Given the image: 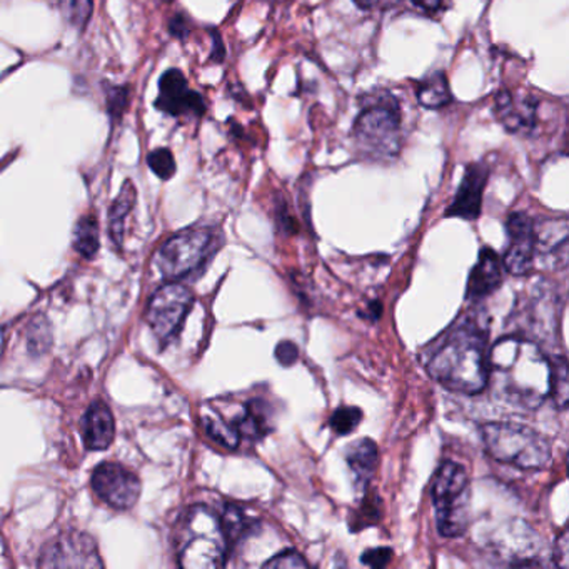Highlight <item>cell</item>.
Instances as JSON below:
<instances>
[{
	"label": "cell",
	"instance_id": "7a4b0ae2",
	"mask_svg": "<svg viewBox=\"0 0 569 569\" xmlns=\"http://www.w3.org/2000/svg\"><path fill=\"white\" fill-rule=\"evenodd\" d=\"M488 331L475 319H459L429 358V375L449 391L478 395L488 385Z\"/></svg>",
	"mask_w": 569,
	"mask_h": 569
},
{
	"label": "cell",
	"instance_id": "5bb4252c",
	"mask_svg": "<svg viewBox=\"0 0 569 569\" xmlns=\"http://www.w3.org/2000/svg\"><path fill=\"white\" fill-rule=\"evenodd\" d=\"M489 168L486 162H472L466 168L458 192L446 211V218L476 221L481 214L482 194L488 184Z\"/></svg>",
	"mask_w": 569,
	"mask_h": 569
},
{
	"label": "cell",
	"instance_id": "d590c367",
	"mask_svg": "<svg viewBox=\"0 0 569 569\" xmlns=\"http://www.w3.org/2000/svg\"><path fill=\"white\" fill-rule=\"evenodd\" d=\"M212 61H224V46H222L221 38L214 34V52H212Z\"/></svg>",
	"mask_w": 569,
	"mask_h": 569
},
{
	"label": "cell",
	"instance_id": "277c9868",
	"mask_svg": "<svg viewBox=\"0 0 569 569\" xmlns=\"http://www.w3.org/2000/svg\"><path fill=\"white\" fill-rule=\"evenodd\" d=\"M481 438L486 451L496 461L519 469H542L551 461V442L525 425L516 422H486L481 426Z\"/></svg>",
	"mask_w": 569,
	"mask_h": 569
},
{
	"label": "cell",
	"instance_id": "4fadbf2b",
	"mask_svg": "<svg viewBox=\"0 0 569 569\" xmlns=\"http://www.w3.org/2000/svg\"><path fill=\"white\" fill-rule=\"evenodd\" d=\"M156 106L171 116H202L206 112L204 99L189 89L188 81L179 69H169L162 74Z\"/></svg>",
	"mask_w": 569,
	"mask_h": 569
},
{
	"label": "cell",
	"instance_id": "d6986e66",
	"mask_svg": "<svg viewBox=\"0 0 569 569\" xmlns=\"http://www.w3.org/2000/svg\"><path fill=\"white\" fill-rule=\"evenodd\" d=\"M536 254H551L556 262L566 266L568 259V224L566 219L561 221H546L536 226Z\"/></svg>",
	"mask_w": 569,
	"mask_h": 569
},
{
	"label": "cell",
	"instance_id": "8992f818",
	"mask_svg": "<svg viewBox=\"0 0 569 569\" xmlns=\"http://www.w3.org/2000/svg\"><path fill=\"white\" fill-rule=\"evenodd\" d=\"M436 525L445 538H459L471 521V486L468 472L455 461H445L431 488Z\"/></svg>",
	"mask_w": 569,
	"mask_h": 569
},
{
	"label": "cell",
	"instance_id": "4316f807",
	"mask_svg": "<svg viewBox=\"0 0 569 569\" xmlns=\"http://www.w3.org/2000/svg\"><path fill=\"white\" fill-rule=\"evenodd\" d=\"M59 9L69 24L74 28H84L92 16V0H59Z\"/></svg>",
	"mask_w": 569,
	"mask_h": 569
},
{
	"label": "cell",
	"instance_id": "6da1fadb",
	"mask_svg": "<svg viewBox=\"0 0 569 569\" xmlns=\"http://www.w3.org/2000/svg\"><path fill=\"white\" fill-rule=\"evenodd\" d=\"M551 361L536 342L506 336L488 349V385L505 405L535 411L549 396Z\"/></svg>",
	"mask_w": 569,
	"mask_h": 569
},
{
	"label": "cell",
	"instance_id": "3957f363",
	"mask_svg": "<svg viewBox=\"0 0 569 569\" xmlns=\"http://www.w3.org/2000/svg\"><path fill=\"white\" fill-rule=\"evenodd\" d=\"M228 538L221 518L206 506H192L176 532L179 565L186 569H216L224 566Z\"/></svg>",
	"mask_w": 569,
	"mask_h": 569
},
{
	"label": "cell",
	"instance_id": "8d00e7d4",
	"mask_svg": "<svg viewBox=\"0 0 569 569\" xmlns=\"http://www.w3.org/2000/svg\"><path fill=\"white\" fill-rule=\"evenodd\" d=\"M418 8L425 9V11H438L441 6V0H412Z\"/></svg>",
	"mask_w": 569,
	"mask_h": 569
},
{
	"label": "cell",
	"instance_id": "4dcf8cb0",
	"mask_svg": "<svg viewBox=\"0 0 569 569\" xmlns=\"http://www.w3.org/2000/svg\"><path fill=\"white\" fill-rule=\"evenodd\" d=\"M392 561L391 548H372L362 552L361 562L369 568L382 569Z\"/></svg>",
	"mask_w": 569,
	"mask_h": 569
},
{
	"label": "cell",
	"instance_id": "ba28073f",
	"mask_svg": "<svg viewBox=\"0 0 569 569\" xmlns=\"http://www.w3.org/2000/svg\"><path fill=\"white\" fill-rule=\"evenodd\" d=\"M194 305V296L178 282L162 286L148 306V322L159 341L168 342L184 325L186 316Z\"/></svg>",
	"mask_w": 569,
	"mask_h": 569
},
{
	"label": "cell",
	"instance_id": "e575fe53",
	"mask_svg": "<svg viewBox=\"0 0 569 569\" xmlns=\"http://www.w3.org/2000/svg\"><path fill=\"white\" fill-rule=\"evenodd\" d=\"M171 32L172 34L178 36V38H184V36L188 34V26H186V21L181 16L172 19Z\"/></svg>",
	"mask_w": 569,
	"mask_h": 569
},
{
	"label": "cell",
	"instance_id": "836d02e7",
	"mask_svg": "<svg viewBox=\"0 0 569 569\" xmlns=\"http://www.w3.org/2000/svg\"><path fill=\"white\" fill-rule=\"evenodd\" d=\"M356 4L362 9H389L399 4V0H355Z\"/></svg>",
	"mask_w": 569,
	"mask_h": 569
},
{
	"label": "cell",
	"instance_id": "7c38bea8",
	"mask_svg": "<svg viewBox=\"0 0 569 569\" xmlns=\"http://www.w3.org/2000/svg\"><path fill=\"white\" fill-rule=\"evenodd\" d=\"M538 99L526 92L501 91L495 99V114L512 134L529 136L538 126Z\"/></svg>",
	"mask_w": 569,
	"mask_h": 569
},
{
	"label": "cell",
	"instance_id": "d6a6232c",
	"mask_svg": "<svg viewBox=\"0 0 569 569\" xmlns=\"http://www.w3.org/2000/svg\"><path fill=\"white\" fill-rule=\"evenodd\" d=\"M568 532L562 531L559 535L558 541H556L552 559H555L556 566L568 568Z\"/></svg>",
	"mask_w": 569,
	"mask_h": 569
},
{
	"label": "cell",
	"instance_id": "d4e9b609",
	"mask_svg": "<svg viewBox=\"0 0 569 569\" xmlns=\"http://www.w3.org/2000/svg\"><path fill=\"white\" fill-rule=\"evenodd\" d=\"M381 518V508H379V498L376 495H366L365 501L361 502L355 515H352L351 531H362L368 526L376 525Z\"/></svg>",
	"mask_w": 569,
	"mask_h": 569
},
{
	"label": "cell",
	"instance_id": "ac0fdd59",
	"mask_svg": "<svg viewBox=\"0 0 569 569\" xmlns=\"http://www.w3.org/2000/svg\"><path fill=\"white\" fill-rule=\"evenodd\" d=\"M346 462L355 476L358 488H366L375 475L379 462V449L372 439L362 438L351 442L346 449Z\"/></svg>",
	"mask_w": 569,
	"mask_h": 569
},
{
	"label": "cell",
	"instance_id": "9c48e42d",
	"mask_svg": "<svg viewBox=\"0 0 569 569\" xmlns=\"http://www.w3.org/2000/svg\"><path fill=\"white\" fill-rule=\"evenodd\" d=\"M96 496L114 509H129L141 496V481L134 472L118 462H104L92 475Z\"/></svg>",
	"mask_w": 569,
	"mask_h": 569
},
{
	"label": "cell",
	"instance_id": "f546056e",
	"mask_svg": "<svg viewBox=\"0 0 569 569\" xmlns=\"http://www.w3.org/2000/svg\"><path fill=\"white\" fill-rule=\"evenodd\" d=\"M129 91L126 88H109L108 91V111L114 121H118L124 114L128 106Z\"/></svg>",
	"mask_w": 569,
	"mask_h": 569
},
{
	"label": "cell",
	"instance_id": "7402d4cb",
	"mask_svg": "<svg viewBox=\"0 0 569 569\" xmlns=\"http://www.w3.org/2000/svg\"><path fill=\"white\" fill-rule=\"evenodd\" d=\"M549 396L556 408L565 411L569 401L568 361L562 356L551 361V378H549Z\"/></svg>",
	"mask_w": 569,
	"mask_h": 569
},
{
	"label": "cell",
	"instance_id": "83f0119b",
	"mask_svg": "<svg viewBox=\"0 0 569 569\" xmlns=\"http://www.w3.org/2000/svg\"><path fill=\"white\" fill-rule=\"evenodd\" d=\"M148 164L159 179H171L176 174L174 156L169 149H156L148 156Z\"/></svg>",
	"mask_w": 569,
	"mask_h": 569
},
{
	"label": "cell",
	"instance_id": "74e56055",
	"mask_svg": "<svg viewBox=\"0 0 569 569\" xmlns=\"http://www.w3.org/2000/svg\"><path fill=\"white\" fill-rule=\"evenodd\" d=\"M166 2H171V0H166Z\"/></svg>",
	"mask_w": 569,
	"mask_h": 569
},
{
	"label": "cell",
	"instance_id": "8fae6325",
	"mask_svg": "<svg viewBox=\"0 0 569 569\" xmlns=\"http://www.w3.org/2000/svg\"><path fill=\"white\" fill-rule=\"evenodd\" d=\"M44 568H101L98 548L89 536L81 532H68L52 541L42 555Z\"/></svg>",
	"mask_w": 569,
	"mask_h": 569
},
{
	"label": "cell",
	"instance_id": "484cf974",
	"mask_svg": "<svg viewBox=\"0 0 569 569\" xmlns=\"http://www.w3.org/2000/svg\"><path fill=\"white\" fill-rule=\"evenodd\" d=\"M362 421V411L355 406H341L329 418V428L338 436H348L358 428Z\"/></svg>",
	"mask_w": 569,
	"mask_h": 569
},
{
	"label": "cell",
	"instance_id": "2e32d148",
	"mask_svg": "<svg viewBox=\"0 0 569 569\" xmlns=\"http://www.w3.org/2000/svg\"><path fill=\"white\" fill-rule=\"evenodd\" d=\"M116 435L114 416L102 401L92 402L82 421V436L89 451H104Z\"/></svg>",
	"mask_w": 569,
	"mask_h": 569
},
{
	"label": "cell",
	"instance_id": "1f68e13d",
	"mask_svg": "<svg viewBox=\"0 0 569 569\" xmlns=\"http://www.w3.org/2000/svg\"><path fill=\"white\" fill-rule=\"evenodd\" d=\"M276 359H278L279 365L292 366L298 362L299 359V348L292 341H281L278 346H276Z\"/></svg>",
	"mask_w": 569,
	"mask_h": 569
},
{
	"label": "cell",
	"instance_id": "cb8c5ba5",
	"mask_svg": "<svg viewBox=\"0 0 569 569\" xmlns=\"http://www.w3.org/2000/svg\"><path fill=\"white\" fill-rule=\"evenodd\" d=\"M206 432L214 439L218 445L224 446L228 449H236L241 442V436L236 431L234 426L219 416H206L204 418Z\"/></svg>",
	"mask_w": 569,
	"mask_h": 569
},
{
	"label": "cell",
	"instance_id": "9a60e30c",
	"mask_svg": "<svg viewBox=\"0 0 569 569\" xmlns=\"http://www.w3.org/2000/svg\"><path fill=\"white\" fill-rule=\"evenodd\" d=\"M501 284V258L491 248H482L479 252L478 262L469 274L466 298H468V301H481V299L488 298L492 292L498 291Z\"/></svg>",
	"mask_w": 569,
	"mask_h": 569
},
{
	"label": "cell",
	"instance_id": "ffe728a7",
	"mask_svg": "<svg viewBox=\"0 0 569 569\" xmlns=\"http://www.w3.org/2000/svg\"><path fill=\"white\" fill-rule=\"evenodd\" d=\"M418 102L426 109H441L451 102V91H449L448 81L442 72H435L428 76L425 81L419 82Z\"/></svg>",
	"mask_w": 569,
	"mask_h": 569
},
{
	"label": "cell",
	"instance_id": "e0dca14e",
	"mask_svg": "<svg viewBox=\"0 0 569 569\" xmlns=\"http://www.w3.org/2000/svg\"><path fill=\"white\" fill-rule=\"evenodd\" d=\"M271 416V406L264 399L254 398L246 402L238 418L229 422L234 426L241 438L259 441L272 429Z\"/></svg>",
	"mask_w": 569,
	"mask_h": 569
},
{
	"label": "cell",
	"instance_id": "603a6c76",
	"mask_svg": "<svg viewBox=\"0 0 569 569\" xmlns=\"http://www.w3.org/2000/svg\"><path fill=\"white\" fill-rule=\"evenodd\" d=\"M74 246L82 258H94L99 249V224L94 216H86L78 222L74 232Z\"/></svg>",
	"mask_w": 569,
	"mask_h": 569
},
{
	"label": "cell",
	"instance_id": "30bf717a",
	"mask_svg": "<svg viewBox=\"0 0 569 569\" xmlns=\"http://www.w3.org/2000/svg\"><path fill=\"white\" fill-rule=\"evenodd\" d=\"M508 251L502 258V266L512 276H526L535 266L536 231L535 222L526 212H515L509 216Z\"/></svg>",
	"mask_w": 569,
	"mask_h": 569
},
{
	"label": "cell",
	"instance_id": "f1b7e54d",
	"mask_svg": "<svg viewBox=\"0 0 569 569\" xmlns=\"http://www.w3.org/2000/svg\"><path fill=\"white\" fill-rule=\"evenodd\" d=\"M262 566L271 569H306L309 568V562L306 561L305 556L296 551V549H286V551L272 556V558Z\"/></svg>",
	"mask_w": 569,
	"mask_h": 569
},
{
	"label": "cell",
	"instance_id": "52a82bcc",
	"mask_svg": "<svg viewBox=\"0 0 569 569\" xmlns=\"http://www.w3.org/2000/svg\"><path fill=\"white\" fill-rule=\"evenodd\" d=\"M211 229H186L161 246L156 256L159 271L168 279H181L198 271L211 254L214 246Z\"/></svg>",
	"mask_w": 569,
	"mask_h": 569
},
{
	"label": "cell",
	"instance_id": "5b68a950",
	"mask_svg": "<svg viewBox=\"0 0 569 569\" xmlns=\"http://www.w3.org/2000/svg\"><path fill=\"white\" fill-rule=\"evenodd\" d=\"M356 149L369 159H391L401 149V111L389 94L376 96L352 126Z\"/></svg>",
	"mask_w": 569,
	"mask_h": 569
},
{
	"label": "cell",
	"instance_id": "44dd1931",
	"mask_svg": "<svg viewBox=\"0 0 569 569\" xmlns=\"http://www.w3.org/2000/svg\"><path fill=\"white\" fill-rule=\"evenodd\" d=\"M134 202L136 189L131 181H128L109 212V229H111L112 241L118 246L121 244L126 219L131 214Z\"/></svg>",
	"mask_w": 569,
	"mask_h": 569
}]
</instances>
